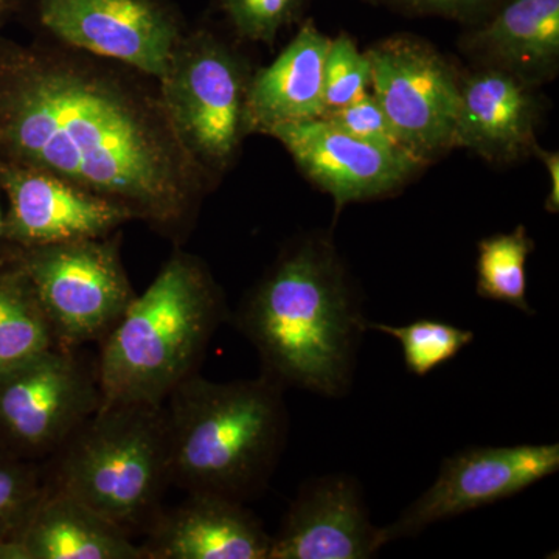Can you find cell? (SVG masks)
Instances as JSON below:
<instances>
[{
	"label": "cell",
	"mask_w": 559,
	"mask_h": 559,
	"mask_svg": "<svg viewBox=\"0 0 559 559\" xmlns=\"http://www.w3.org/2000/svg\"><path fill=\"white\" fill-rule=\"evenodd\" d=\"M370 92L404 150L428 165L454 148L460 75L428 40L393 35L366 51Z\"/></svg>",
	"instance_id": "8"
},
{
	"label": "cell",
	"mask_w": 559,
	"mask_h": 559,
	"mask_svg": "<svg viewBox=\"0 0 559 559\" xmlns=\"http://www.w3.org/2000/svg\"><path fill=\"white\" fill-rule=\"evenodd\" d=\"M38 14L62 46L156 81L183 35L160 0H38Z\"/></svg>",
	"instance_id": "11"
},
{
	"label": "cell",
	"mask_w": 559,
	"mask_h": 559,
	"mask_svg": "<svg viewBox=\"0 0 559 559\" xmlns=\"http://www.w3.org/2000/svg\"><path fill=\"white\" fill-rule=\"evenodd\" d=\"M400 10L414 14H437V16L466 17L489 11L499 0H388Z\"/></svg>",
	"instance_id": "27"
},
{
	"label": "cell",
	"mask_w": 559,
	"mask_h": 559,
	"mask_svg": "<svg viewBox=\"0 0 559 559\" xmlns=\"http://www.w3.org/2000/svg\"><path fill=\"white\" fill-rule=\"evenodd\" d=\"M559 469V443L471 447L441 462L439 476L382 527L385 544L414 538L437 522L513 498Z\"/></svg>",
	"instance_id": "10"
},
{
	"label": "cell",
	"mask_w": 559,
	"mask_h": 559,
	"mask_svg": "<svg viewBox=\"0 0 559 559\" xmlns=\"http://www.w3.org/2000/svg\"><path fill=\"white\" fill-rule=\"evenodd\" d=\"M532 154H536L543 160L547 173H549V194H547L546 210L551 215H557L559 212V154L557 151L540 148L538 143Z\"/></svg>",
	"instance_id": "28"
},
{
	"label": "cell",
	"mask_w": 559,
	"mask_h": 559,
	"mask_svg": "<svg viewBox=\"0 0 559 559\" xmlns=\"http://www.w3.org/2000/svg\"><path fill=\"white\" fill-rule=\"evenodd\" d=\"M370 84L371 66L366 51L359 50L348 33L341 32L336 38H331L323 66L326 110L358 100L370 91Z\"/></svg>",
	"instance_id": "23"
},
{
	"label": "cell",
	"mask_w": 559,
	"mask_h": 559,
	"mask_svg": "<svg viewBox=\"0 0 559 559\" xmlns=\"http://www.w3.org/2000/svg\"><path fill=\"white\" fill-rule=\"evenodd\" d=\"M369 330L380 331L399 341L404 366L418 378L428 377L473 344L474 331L440 320L418 319L407 325L369 322Z\"/></svg>",
	"instance_id": "22"
},
{
	"label": "cell",
	"mask_w": 559,
	"mask_h": 559,
	"mask_svg": "<svg viewBox=\"0 0 559 559\" xmlns=\"http://www.w3.org/2000/svg\"><path fill=\"white\" fill-rule=\"evenodd\" d=\"M322 119H325L345 134L370 143V145L406 151L396 138L395 130H393L392 123L382 110L380 103L370 91L359 97L358 100L348 103L340 109L326 110Z\"/></svg>",
	"instance_id": "26"
},
{
	"label": "cell",
	"mask_w": 559,
	"mask_h": 559,
	"mask_svg": "<svg viewBox=\"0 0 559 559\" xmlns=\"http://www.w3.org/2000/svg\"><path fill=\"white\" fill-rule=\"evenodd\" d=\"M97 370L53 347L0 374V428L31 457L50 459L100 407Z\"/></svg>",
	"instance_id": "9"
},
{
	"label": "cell",
	"mask_w": 559,
	"mask_h": 559,
	"mask_svg": "<svg viewBox=\"0 0 559 559\" xmlns=\"http://www.w3.org/2000/svg\"><path fill=\"white\" fill-rule=\"evenodd\" d=\"M267 135L278 140L301 173L333 198L337 212L349 202L395 193L426 165L407 151L352 138L322 117L280 124Z\"/></svg>",
	"instance_id": "12"
},
{
	"label": "cell",
	"mask_w": 559,
	"mask_h": 559,
	"mask_svg": "<svg viewBox=\"0 0 559 559\" xmlns=\"http://www.w3.org/2000/svg\"><path fill=\"white\" fill-rule=\"evenodd\" d=\"M140 546L145 559H270L272 535L238 500L189 495L159 511Z\"/></svg>",
	"instance_id": "15"
},
{
	"label": "cell",
	"mask_w": 559,
	"mask_h": 559,
	"mask_svg": "<svg viewBox=\"0 0 559 559\" xmlns=\"http://www.w3.org/2000/svg\"><path fill=\"white\" fill-rule=\"evenodd\" d=\"M207 266L175 252L100 341L95 370L100 406L164 404L198 373L212 337L229 319Z\"/></svg>",
	"instance_id": "4"
},
{
	"label": "cell",
	"mask_w": 559,
	"mask_h": 559,
	"mask_svg": "<svg viewBox=\"0 0 559 559\" xmlns=\"http://www.w3.org/2000/svg\"><path fill=\"white\" fill-rule=\"evenodd\" d=\"M164 406L171 485L242 503L266 491L288 443L282 385L264 374L215 382L197 373Z\"/></svg>",
	"instance_id": "3"
},
{
	"label": "cell",
	"mask_w": 559,
	"mask_h": 559,
	"mask_svg": "<svg viewBox=\"0 0 559 559\" xmlns=\"http://www.w3.org/2000/svg\"><path fill=\"white\" fill-rule=\"evenodd\" d=\"M305 3L307 0H219L240 38L270 46L286 25L299 20Z\"/></svg>",
	"instance_id": "24"
},
{
	"label": "cell",
	"mask_w": 559,
	"mask_h": 559,
	"mask_svg": "<svg viewBox=\"0 0 559 559\" xmlns=\"http://www.w3.org/2000/svg\"><path fill=\"white\" fill-rule=\"evenodd\" d=\"M250 76L237 51L212 32L197 31L182 35L157 81L176 134L210 178L230 167L248 135Z\"/></svg>",
	"instance_id": "6"
},
{
	"label": "cell",
	"mask_w": 559,
	"mask_h": 559,
	"mask_svg": "<svg viewBox=\"0 0 559 559\" xmlns=\"http://www.w3.org/2000/svg\"><path fill=\"white\" fill-rule=\"evenodd\" d=\"M535 87L488 66L460 75L454 148L474 151L495 164L532 154L540 109Z\"/></svg>",
	"instance_id": "16"
},
{
	"label": "cell",
	"mask_w": 559,
	"mask_h": 559,
	"mask_svg": "<svg viewBox=\"0 0 559 559\" xmlns=\"http://www.w3.org/2000/svg\"><path fill=\"white\" fill-rule=\"evenodd\" d=\"M148 80L66 46L0 39V162L69 180L178 240L210 176Z\"/></svg>",
	"instance_id": "1"
},
{
	"label": "cell",
	"mask_w": 559,
	"mask_h": 559,
	"mask_svg": "<svg viewBox=\"0 0 559 559\" xmlns=\"http://www.w3.org/2000/svg\"><path fill=\"white\" fill-rule=\"evenodd\" d=\"M283 389L344 399L353 389L369 319L358 283L330 235H304L280 253L231 312Z\"/></svg>",
	"instance_id": "2"
},
{
	"label": "cell",
	"mask_w": 559,
	"mask_h": 559,
	"mask_svg": "<svg viewBox=\"0 0 559 559\" xmlns=\"http://www.w3.org/2000/svg\"><path fill=\"white\" fill-rule=\"evenodd\" d=\"M47 488L40 471L14 459H0V540L14 535Z\"/></svg>",
	"instance_id": "25"
},
{
	"label": "cell",
	"mask_w": 559,
	"mask_h": 559,
	"mask_svg": "<svg viewBox=\"0 0 559 559\" xmlns=\"http://www.w3.org/2000/svg\"><path fill=\"white\" fill-rule=\"evenodd\" d=\"M533 250L535 241L522 224L509 234L491 235L477 242V296L535 316L527 300V261Z\"/></svg>",
	"instance_id": "21"
},
{
	"label": "cell",
	"mask_w": 559,
	"mask_h": 559,
	"mask_svg": "<svg viewBox=\"0 0 559 559\" xmlns=\"http://www.w3.org/2000/svg\"><path fill=\"white\" fill-rule=\"evenodd\" d=\"M384 546L356 477L326 474L301 485L272 535L270 559H369Z\"/></svg>",
	"instance_id": "14"
},
{
	"label": "cell",
	"mask_w": 559,
	"mask_h": 559,
	"mask_svg": "<svg viewBox=\"0 0 559 559\" xmlns=\"http://www.w3.org/2000/svg\"><path fill=\"white\" fill-rule=\"evenodd\" d=\"M21 249L55 345L76 349L102 341L135 299L120 257V237L87 238Z\"/></svg>",
	"instance_id": "7"
},
{
	"label": "cell",
	"mask_w": 559,
	"mask_h": 559,
	"mask_svg": "<svg viewBox=\"0 0 559 559\" xmlns=\"http://www.w3.org/2000/svg\"><path fill=\"white\" fill-rule=\"evenodd\" d=\"M330 40L314 22L307 21L274 62L250 76L246 98L248 134L267 135L280 124L323 117V66Z\"/></svg>",
	"instance_id": "18"
},
{
	"label": "cell",
	"mask_w": 559,
	"mask_h": 559,
	"mask_svg": "<svg viewBox=\"0 0 559 559\" xmlns=\"http://www.w3.org/2000/svg\"><path fill=\"white\" fill-rule=\"evenodd\" d=\"M14 536L28 559H145L127 530L49 481Z\"/></svg>",
	"instance_id": "19"
},
{
	"label": "cell",
	"mask_w": 559,
	"mask_h": 559,
	"mask_svg": "<svg viewBox=\"0 0 559 559\" xmlns=\"http://www.w3.org/2000/svg\"><path fill=\"white\" fill-rule=\"evenodd\" d=\"M53 457L50 487L86 503L130 535L148 528L171 485L165 406H100Z\"/></svg>",
	"instance_id": "5"
},
{
	"label": "cell",
	"mask_w": 559,
	"mask_h": 559,
	"mask_svg": "<svg viewBox=\"0 0 559 559\" xmlns=\"http://www.w3.org/2000/svg\"><path fill=\"white\" fill-rule=\"evenodd\" d=\"M0 191L9 201L3 238L22 249L109 237L132 221L116 202L36 168L0 162Z\"/></svg>",
	"instance_id": "13"
},
{
	"label": "cell",
	"mask_w": 559,
	"mask_h": 559,
	"mask_svg": "<svg viewBox=\"0 0 559 559\" xmlns=\"http://www.w3.org/2000/svg\"><path fill=\"white\" fill-rule=\"evenodd\" d=\"M460 44L480 66L539 86L559 66V0H499Z\"/></svg>",
	"instance_id": "17"
},
{
	"label": "cell",
	"mask_w": 559,
	"mask_h": 559,
	"mask_svg": "<svg viewBox=\"0 0 559 559\" xmlns=\"http://www.w3.org/2000/svg\"><path fill=\"white\" fill-rule=\"evenodd\" d=\"M3 227H5V216H3L2 207H0V238H3Z\"/></svg>",
	"instance_id": "30"
},
{
	"label": "cell",
	"mask_w": 559,
	"mask_h": 559,
	"mask_svg": "<svg viewBox=\"0 0 559 559\" xmlns=\"http://www.w3.org/2000/svg\"><path fill=\"white\" fill-rule=\"evenodd\" d=\"M10 0H0V21H2L3 14L9 10Z\"/></svg>",
	"instance_id": "29"
},
{
	"label": "cell",
	"mask_w": 559,
	"mask_h": 559,
	"mask_svg": "<svg viewBox=\"0 0 559 559\" xmlns=\"http://www.w3.org/2000/svg\"><path fill=\"white\" fill-rule=\"evenodd\" d=\"M57 347L31 280L14 261L0 271V374Z\"/></svg>",
	"instance_id": "20"
}]
</instances>
